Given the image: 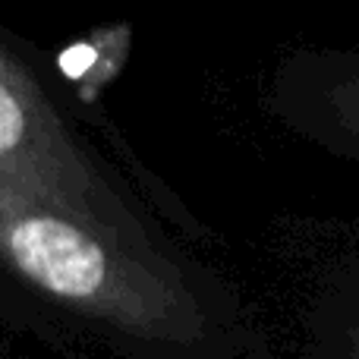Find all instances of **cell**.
Wrapping results in <instances>:
<instances>
[{
    "label": "cell",
    "mask_w": 359,
    "mask_h": 359,
    "mask_svg": "<svg viewBox=\"0 0 359 359\" xmlns=\"http://www.w3.org/2000/svg\"><path fill=\"white\" fill-rule=\"evenodd\" d=\"M10 252L16 265L44 290L67 299H92L104 290V249L54 217H32L10 233Z\"/></svg>",
    "instance_id": "obj_1"
},
{
    "label": "cell",
    "mask_w": 359,
    "mask_h": 359,
    "mask_svg": "<svg viewBox=\"0 0 359 359\" xmlns=\"http://www.w3.org/2000/svg\"><path fill=\"white\" fill-rule=\"evenodd\" d=\"M25 133V114L19 107L16 95L6 86H0V155L13 151Z\"/></svg>",
    "instance_id": "obj_2"
},
{
    "label": "cell",
    "mask_w": 359,
    "mask_h": 359,
    "mask_svg": "<svg viewBox=\"0 0 359 359\" xmlns=\"http://www.w3.org/2000/svg\"><path fill=\"white\" fill-rule=\"evenodd\" d=\"M92 60H95V54L88 48H76V50H69V54H63V69H67V73H82Z\"/></svg>",
    "instance_id": "obj_3"
}]
</instances>
